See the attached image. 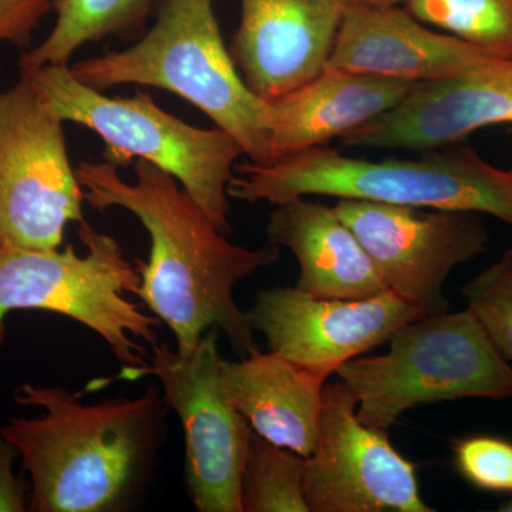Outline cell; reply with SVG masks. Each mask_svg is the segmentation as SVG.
Returning <instances> with one entry per match:
<instances>
[{"instance_id": "cell-1", "label": "cell", "mask_w": 512, "mask_h": 512, "mask_svg": "<svg viewBox=\"0 0 512 512\" xmlns=\"http://www.w3.org/2000/svg\"><path fill=\"white\" fill-rule=\"evenodd\" d=\"M134 173L136 181L128 183L116 165L104 160L76 167L90 207L100 212L123 208L150 235L148 262L136 261L138 298L171 329L181 355H190L212 328L227 335L239 357L258 349L251 318L239 309L234 289L276 264L279 247L232 244L173 175L144 160L136 161Z\"/></svg>"}, {"instance_id": "cell-21", "label": "cell", "mask_w": 512, "mask_h": 512, "mask_svg": "<svg viewBox=\"0 0 512 512\" xmlns=\"http://www.w3.org/2000/svg\"><path fill=\"white\" fill-rule=\"evenodd\" d=\"M305 457L252 431L242 476L244 512H311L306 503Z\"/></svg>"}, {"instance_id": "cell-11", "label": "cell", "mask_w": 512, "mask_h": 512, "mask_svg": "<svg viewBox=\"0 0 512 512\" xmlns=\"http://www.w3.org/2000/svg\"><path fill=\"white\" fill-rule=\"evenodd\" d=\"M311 512H431L416 467L387 439L357 419V399L343 382L323 387L318 441L305 458Z\"/></svg>"}, {"instance_id": "cell-23", "label": "cell", "mask_w": 512, "mask_h": 512, "mask_svg": "<svg viewBox=\"0 0 512 512\" xmlns=\"http://www.w3.org/2000/svg\"><path fill=\"white\" fill-rule=\"evenodd\" d=\"M458 473L478 490L512 493V443L494 436H468L454 441Z\"/></svg>"}, {"instance_id": "cell-2", "label": "cell", "mask_w": 512, "mask_h": 512, "mask_svg": "<svg viewBox=\"0 0 512 512\" xmlns=\"http://www.w3.org/2000/svg\"><path fill=\"white\" fill-rule=\"evenodd\" d=\"M22 406L42 417H13L0 429L30 476L29 511L123 510L156 453L164 397L156 386L136 399L84 404L63 387L22 384Z\"/></svg>"}, {"instance_id": "cell-16", "label": "cell", "mask_w": 512, "mask_h": 512, "mask_svg": "<svg viewBox=\"0 0 512 512\" xmlns=\"http://www.w3.org/2000/svg\"><path fill=\"white\" fill-rule=\"evenodd\" d=\"M416 83L325 69L291 92L265 100L272 161L313 147L328 146L393 110Z\"/></svg>"}, {"instance_id": "cell-4", "label": "cell", "mask_w": 512, "mask_h": 512, "mask_svg": "<svg viewBox=\"0 0 512 512\" xmlns=\"http://www.w3.org/2000/svg\"><path fill=\"white\" fill-rule=\"evenodd\" d=\"M70 70L99 92L138 84L177 94L234 137L251 163L272 161L265 100L251 92L229 55L214 0H163L136 45L79 60Z\"/></svg>"}, {"instance_id": "cell-25", "label": "cell", "mask_w": 512, "mask_h": 512, "mask_svg": "<svg viewBox=\"0 0 512 512\" xmlns=\"http://www.w3.org/2000/svg\"><path fill=\"white\" fill-rule=\"evenodd\" d=\"M19 451L0 434V512L28 511V490L25 477L13 474V463Z\"/></svg>"}, {"instance_id": "cell-19", "label": "cell", "mask_w": 512, "mask_h": 512, "mask_svg": "<svg viewBox=\"0 0 512 512\" xmlns=\"http://www.w3.org/2000/svg\"><path fill=\"white\" fill-rule=\"evenodd\" d=\"M157 0H55L49 36L19 57V70L69 64L80 47L109 37L140 39Z\"/></svg>"}, {"instance_id": "cell-27", "label": "cell", "mask_w": 512, "mask_h": 512, "mask_svg": "<svg viewBox=\"0 0 512 512\" xmlns=\"http://www.w3.org/2000/svg\"><path fill=\"white\" fill-rule=\"evenodd\" d=\"M498 511L512 512V498L511 500L505 501V503H501L500 507H498Z\"/></svg>"}, {"instance_id": "cell-17", "label": "cell", "mask_w": 512, "mask_h": 512, "mask_svg": "<svg viewBox=\"0 0 512 512\" xmlns=\"http://www.w3.org/2000/svg\"><path fill=\"white\" fill-rule=\"evenodd\" d=\"M269 244L298 259L296 288L318 298L366 299L389 291L370 256L335 208L308 198L275 205L266 227Z\"/></svg>"}, {"instance_id": "cell-9", "label": "cell", "mask_w": 512, "mask_h": 512, "mask_svg": "<svg viewBox=\"0 0 512 512\" xmlns=\"http://www.w3.org/2000/svg\"><path fill=\"white\" fill-rule=\"evenodd\" d=\"M218 328L202 336L190 355L158 343L150 365L121 370L116 379L156 376L164 403L177 413L185 437V483L198 512L242 511V476L252 427L222 386Z\"/></svg>"}, {"instance_id": "cell-22", "label": "cell", "mask_w": 512, "mask_h": 512, "mask_svg": "<svg viewBox=\"0 0 512 512\" xmlns=\"http://www.w3.org/2000/svg\"><path fill=\"white\" fill-rule=\"evenodd\" d=\"M461 293L494 348L512 362V248L464 285Z\"/></svg>"}, {"instance_id": "cell-26", "label": "cell", "mask_w": 512, "mask_h": 512, "mask_svg": "<svg viewBox=\"0 0 512 512\" xmlns=\"http://www.w3.org/2000/svg\"><path fill=\"white\" fill-rule=\"evenodd\" d=\"M359 5L375 6V8H392V6L404 5L407 0H348Z\"/></svg>"}, {"instance_id": "cell-14", "label": "cell", "mask_w": 512, "mask_h": 512, "mask_svg": "<svg viewBox=\"0 0 512 512\" xmlns=\"http://www.w3.org/2000/svg\"><path fill=\"white\" fill-rule=\"evenodd\" d=\"M348 0H241L229 55L251 92L271 100L328 66Z\"/></svg>"}, {"instance_id": "cell-13", "label": "cell", "mask_w": 512, "mask_h": 512, "mask_svg": "<svg viewBox=\"0 0 512 512\" xmlns=\"http://www.w3.org/2000/svg\"><path fill=\"white\" fill-rule=\"evenodd\" d=\"M498 124H512V59L488 60L450 79L417 84L399 106L340 141L345 147L424 153Z\"/></svg>"}, {"instance_id": "cell-18", "label": "cell", "mask_w": 512, "mask_h": 512, "mask_svg": "<svg viewBox=\"0 0 512 512\" xmlns=\"http://www.w3.org/2000/svg\"><path fill=\"white\" fill-rule=\"evenodd\" d=\"M222 386L249 426L275 446L309 457L316 447L325 380L278 353L221 360Z\"/></svg>"}, {"instance_id": "cell-6", "label": "cell", "mask_w": 512, "mask_h": 512, "mask_svg": "<svg viewBox=\"0 0 512 512\" xmlns=\"http://www.w3.org/2000/svg\"><path fill=\"white\" fill-rule=\"evenodd\" d=\"M357 399V419L389 430L407 410L464 397L512 396V366L470 311L404 323L383 355L349 360L336 370Z\"/></svg>"}, {"instance_id": "cell-3", "label": "cell", "mask_w": 512, "mask_h": 512, "mask_svg": "<svg viewBox=\"0 0 512 512\" xmlns=\"http://www.w3.org/2000/svg\"><path fill=\"white\" fill-rule=\"evenodd\" d=\"M229 198L278 205L302 197L382 202L427 210L487 214L512 228V168L485 161L473 148L424 151L417 158L367 160L328 146L271 163L235 165Z\"/></svg>"}, {"instance_id": "cell-20", "label": "cell", "mask_w": 512, "mask_h": 512, "mask_svg": "<svg viewBox=\"0 0 512 512\" xmlns=\"http://www.w3.org/2000/svg\"><path fill=\"white\" fill-rule=\"evenodd\" d=\"M404 8L493 59H512V0H407Z\"/></svg>"}, {"instance_id": "cell-8", "label": "cell", "mask_w": 512, "mask_h": 512, "mask_svg": "<svg viewBox=\"0 0 512 512\" xmlns=\"http://www.w3.org/2000/svg\"><path fill=\"white\" fill-rule=\"evenodd\" d=\"M63 124L25 77L0 90V248H60L84 221Z\"/></svg>"}, {"instance_id": "cell-24", "label": "cell", "mask_w": 512, "mask_h": 512, "mask_svg": "<svg viewBox=\"0 0 512 512\" xmlns=\"http://www.w3.org/2000/svg\"><path fill=\"white\" fill-rule=\"evenodd\" d=\"M55 0H0V43L28 47Z\"/></svg>"}, {"instance_id": "cell-7", "label": "cell", "mask_w": 512, "mask_h": 512, "mask_svg": "<svg viewBox=\"0 0 512 512\" xmlns=\"http://www.w3.org/2000/svg\"><path fill=\"white\" fill-rule=\"evenodd\" d=\"M86 255L72 244L56 249L0 248V340L6 315L18 309L67 316L96 332L123 370L144 369L151 357L141 343L158 345L161 320L146 315L126 293L141 284L137 266L127 261L119 242L86 221L77 222Z\"/></svg>"}, {"instance_id": "cell-12", "label": "cell", "mask_w": 512, "mask_h": 512, "mask_svg": "<svg viewBox=\"0 0 512 512\" xmlns=\"http://www.w3.org/2000/svg\"><path fill=\"white\" fill-rule=\"evenodd\" d=\"M248 313L271 352L325 382L349 360L389 342L404 323L427 315L393 291L366 299H328L296 286L258 292Z\"/></svg>"}, {"instance_id": "cell-5", "label": "cell", "mask_w": 512, "mask_h": 512, "mask_svg": "<svg viewBox=\"0 0 512 512\" xmlns=\"http://www.w3.org/2000/svg\"><path fill=\"white\" fill-rule=\"evenodd\" d=\"M64 123L104 141L103 160L117 168L134 158L173 175L222 234L231 235L228 184L244 150L221 128L191 126L161 109L148 93L110 97L73 76L69 64L20 70Z\"/></svg>"}, {"instance_id": "cell-15", "label": "cell", "mask_w": 512, "mask_h": 512, "mask_svg": "<svg viewBox=\"0 0 512 512\" xmlns=\"http://www.w3.org/2000/svg\"><path fill=\"white\" fill-rule=\"evenodd\" d=\"M493 57L447 33H437L406 8L348 2L326 69L410 83L450 79Z\"/></svg>"}, {"instance_id": "cell-10", "label": "cell", "mask_w": 512, "mask_h": 512, "mask_svg": "<svg viewBox=\"0 0 512 512\" xmlns=\"http://www.w3.org/2000/svg\"><path fill=\"white\" fill-rule=\"evenodd\" d=\"M333 208L359 239L389 291L427 315L448 312V275L487 251V228L474 212L360 200H339Z\"/></svg>"}]
</instances>
